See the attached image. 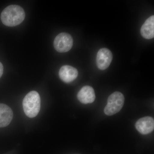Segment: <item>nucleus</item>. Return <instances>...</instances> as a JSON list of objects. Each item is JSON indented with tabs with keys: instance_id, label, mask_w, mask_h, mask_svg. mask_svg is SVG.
Listing matches in <instances>:
<instances>
[{
	"instance_id": "nucleus-10",
	"label": "nucleus",
	"mask_w": 154,
	"mask_h": 154,
	"mask_svg": "<svg viewBox=\"0 0 154 154\" xmlns=\"http://www.w3.org/2000/svg\"><path fill=\"white\" fill-rule=\"evenodd\" d=\"M142 36L146 39H150L154 37V16H152L146 20L140 29Z\"/></svg>"
},
{
	"instance_id": "nucleus-3",
	"label": "nucleus",
	"mask_w": 154,
	"mask_h": 154,
	"mask_svg": "<svg viewBox=\"0 0 154 154\" xmlns=\"http://www.w3.org/2000/svg\"><path fill=\"white\" fill-rule=\"evenodd\" d=\"M124 96L119 92H115L111 94L107 99V105L104 109L106 115L111 116L118 113L124 105Z\"/></svg>"
},
{
	"instance_id": "nucleus-4",
	"label": "nucleus",
	"mask_w": 154,
	"mask_h": 154,
	"mask_svg": "<svg viewBox=\"0 0 154 154\" xmlns=\"http://www.w3.org/2000/svg\"><path fill=\"white\" fill-rule=\"evenodd\" d=\"M73 40L69 33H61L56 36L54 41V46L57 51L60 53L66 52L71 49Z\"/></svg>"
},
{
	"instance_id": "nucleus-7",
	"label": "nucleus",
	"mask_w": 154,
	"mask_h": 154,
	"mask_svg": "<svg viewBox=\"0 0 154 154\" xmlns=\"http://www.w3.org/2000/svg\"><path fill=\"white\" fill-rule=\"evenodd\" d=\"M60 78L64 82H71L76 79L78 71L76 69L69 65L62 66L59 72Z\"/></svg>"
},
{
	"instance_id": "nucleus-1",
	"label": "nucleus",
	"mask_w": 154,
	"mask_h": 154,
	"mask_svg": "<svg viewBox=\"0 0 154 154\" xmlns=\"http://www.w3.org/2000/svg\"><path fill=\"white\" fill-rule=\"evenodd\" d=\"M25 17L24 9L17 5L8 6L3 10L1 16L3 24L8 27H14L20 25Z\"/></svg>"
},
{
	"instance_id": "nucleus-6",
	"label": "nucleus",
	"mask_w": 154,
	"mask_h": 154,
	"mask_svg": "<svg viewBox=\"0 0 154 154\" xmlns=\"http://www.w3.org/2000/svg\"><path fill=\"white\" fill-rule=\"evenodd\" d=\"M135 127L141 134H149L154 130L153 118L150 116H146L140 119L136 123Z\"/></svg>"
},
{
	"instance_id": "nucleus-5",
	"label": "nucleus",
	"mask_w": 154,
	"mask_h": 154,
	"mask_svg": "<svg viewBox=\"0 0 154 154\" xmlns=\"http://www.w3.org/2000/svg\"><path fill=\"white\" fill-rule=\"evenodd\" d=\"M113 59V55L110 50L102 48L97 53L96 64L98 68L102 70L107 69L110 65Z\"/></svg>"
},
{
	"instance_id": "nucleus-9",
	"label": "nucleus",
	"mask_w": 154,
	"mask_h": 154,
	"mask_svg": "<svg viewBox=\"0 0 154 154\" xmlns=\"http://www.w3.org/2000/svg\"><path fill=\"white\" fill-rule=\"evenodd\" d=\"M14 116L12 109L8 105L0 104V128L8 126Z\"/></svg>"
},
{
	"instance_id": "nucleus-2",
	"label": "nucleus",
	"mask_w": 154,
	"mask_h": 154,
	"mask_svg": "<svg viewBox=\"0 0 154 154\" xmlns=\"http://www.w3.org/2000/svg\"><path fill=\"white\" fill-rule=\"evenodd\" d=\"M23 110L25 114L30 118H34L40 111L41 99L39 94L36 91L29 92L23 99Z\"/></svg>"
},
{
	"instance_id": "nucleus-8",
	"label": "nucleus",
	"mask_w": 154,
	"mask_h": 154,
	"mask_svg": "<svg viewBox=\"0 0 154 154\" xmlns=\"http://www.w3.org/2000/svg\"><path fill=\"white\" fill-rule=\"evenodd\" d=\"M77 98L79 101L83 104L93 103L96 99L94 89L90 86L83 87L77 94Z\"/></svg>"
},
{
	"instance_id": "nucleus-11",
	"label": "nucleus",
	"mask_w": 154,
	"mask_h": 154,
	"mask_svg": "<svg viewBox=\"0 0 154 154\" xmlns=\"http://www.w3.org/2000/svg\"><path fill=\"white\" fill-rule=\"evenodd\" d=\"M3 72H4V67H3L2 64L0 62V78L2 75Z\"/></svg>"
}]
</instances>
